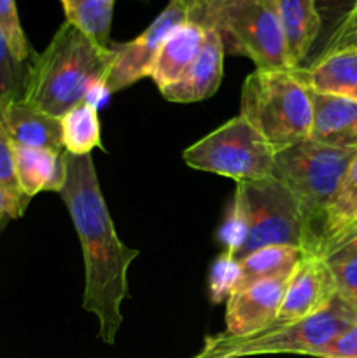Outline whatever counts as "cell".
I'll list each match as a JSON object with an SVG mask.
<instances>
[{
  "mask_svg": "<svg viewBox=\"0 0 357 358\" xmlns=\"http://www.w3.org/2000/svg\"><path fill=\"white\" fill-rule=\"evenodd\" d=\"M290 276L259 280L240 287L226 301V332L233 339L262 334L276 320Z\"/></svg>",
  "mask_w": 357,
  "mask_h": 358,
  "instance_id": "cell-10",
  "label": "cell"
},
{
  "mask_svg": "<svg viewBox=\"0 0 357 358\" xmlns=\"http://www.w3.org/2000/svg\"><path fill=\"white\" fill-rule=\"evenodd\" d=\"M240 115L279 152L310 138L312 91L293 69H255L241 86Z\"/></svg>",
  "mask_w": 357,
  "mask_h": 358,
  "instance_id": "cell-3",
  "label": "cell"
},
{
  "mask_svg": "<svg viewBox=\"0 0 357 358\" xmlns=\"http://www.w3.org/2000/svg\"><path fill=\"white\" fill-rule=\"evenodd\" d=\"M293 66H301L318 34L315 0H275Z\"/></svg>",
  "mask_w": 357,
  "mask_h": 358,
  "instance_id": "cell-18",
  "label": "cell"
},
{
  "mask_svg": "<svg viewBox=\"0 0 357 358\" xmlns=\"http://www.w3.org/2000/svg\"><path fill=\"white\" fill-rule=\"evenodd\" d=\"M184 21H188V6L182 0H168V6L139 37L112 45L114 58L105 77V91L114 94L149 77L163 41Z\"/></svg>",
  "mask_w": 357,
  "mask_h": 358,
  "instance_id": "cell-9",
  "label": "cell"
},
{
  "mask_svg": "<svg viewBox=\"0 0 357 358\" xmlns=\"http://www.w3.org/2000/svg\"><path fill=\"white\" fill-rule=\"evenodd\" d=\"M62 145L66 154L86 156L94 149H102V126L98 108L90 101L76 105L59 117Z\"/></svg>",
  "mask_w": 357,
  "mask_h": 358,
  "instance_id": "cell-21",
  "label": "cell"
},
{
  "mask_svg": "<svg viewBox=\"0 0 357 358\" xmlns=\"http://www.w3.org/2000/svg\"><path fill=\"white\" fill-rule=\"evenodd\" d=\"M293 70L310 91L357 100V49L329 52L312 65Z\"/></svg>",
  "mask_w": 357,
  "mask_h": 358,
  "instance_id": "cell-16",
  "label": "cell"
},
{
  "mask_svg": "<svg viewBox=\"0 0 357 358\" xmlns=\"http://www.w3.org/2000/svg\"><path fill=\"white\" fill-rule=\"evenodd\" d=\"M0 189L10 199L16 212L18 219L23 217L30 199L23 194L18 182L16 175V163H14V143L4 126L0 124Z\"/></svg>",
  "mask_w": 357,
  "mask_h": 358,
  "instance_id": "cell-27",
  "label": "cell"
},
{
  "mask_svg": "<svg viewBox=\"0 0 357 358\" xmlns=\"http://www.w3.org/2000/svg\"><path fill=\"white\" fill-rule=\"evenodd\" d=\"M65 184L59 196L70 213L84 257L83 308L97 317L98 336L114 345L128 297V268L140 255L119 240L91 154H63Z\"/></svg>",
  "mask_w": 357,
  "mask_h": 358,
  "instance_id": "cell-1",
  "label": "cell"
},
{
  "mask_svg": "<svg viewBox=\"0 0 357 358\" xmlns=\"http://www.w3.org/2000/svg\"><path fill=\"white\" fill-rule=\"evenodd\" d=\"M66 23L79 28L94 44L111 49L115 0H59Z\"/></svg>",
  "mask_w": 357,
  "mask_h": 358,
  "instance_id": "cell-22",
  "label": "cell"
},
{
  "mask_svg": "<svg viewBox=\"0 0 357 358\" xmlns=\"http://www.w3.org/2000/svg\"><path fill=\"white\" fill-rule=\"evenodd\" d=\"M354 149H336L307 138L275 152L272 177L294 194L321 250L326 213L340 187Z\"/></svg>",
  "mask_w": 357,
  "mask_h": 358,
  "instance_id": "cell-5",
  "label": "cell"
},
{
  "mask_svg": "<svg viewBox=\"0 0 357 358\" xmlns=\"http://www.w3.org/2000/svg\"><path fill=\"white\" fill-rule=\"evenodd\" d=\"M2 126L16 145L65 152L59 117L46 114L24 100L10 101L4 107Z\"/></svg>",
  "mask_w": 357,
  "mask_h": 358,
  "instance_id": "cell-15",
  "label": "cell"
},
{
  "mask_svg": "<svg viewBox=\"0 0 357 358\" xmlns=\"http://www.w3.org/2000/svg\"><path fill=\"white\" fill-rule=\"evenodd\" d=\"M307 254L310 252L298 247H287V245H268V247L255 248L254 252L240 259V287L259 282V280L293 275Z\"/></svg>",
  "mask_w": 357,
  "mask_h": 358,
  "instance_id": "cell-20",
  "label": "cell"
},
{
  "mask_svg": "<svg viewBox=\"0 0 357 358\" xmlns=\"http://www.w3.org/2000/svg\"><path fill=\"white\" fill-rule=\"evenodd\" d=\"M112 58V45L111 49L100 48L65 21L48 48L31 56L21 100L55 117H62L83 101L97 107L98 100L105 101L111 96L104 83Z\"/></svg>",
  "mask_w": 357,
  "mask_h": 358,
  "instance_id": "cell-2",
  "label": "cell"
},
{
  "mask_svg": "<svg viewBox=\"0 0 357 358\" xmlns=\"http://www.w3.org/2000/svg\"><path fill=\"white\" fill-rule=\"evenodd\" d=\"M241 268L240 261L227 252H220L214 259L209 271V296L216 304L226 303L231 294L240 287Z\"/></svg>",
  "mask_w": 357,
  "mask_h": 358,
  "instance_id": "cell-26",
  "label": "cell"
},
{
  "mask_svg": "<svg viewBox=\"0 0 357 358\" xmlns=\"http://www.w3.org/2000/svg\"><path fill=\"white\" fill-rule=\"evenodd\" d=\"M248 210V234L237 261L268 245L298 247L317 254V241L308 227L304 213L293 192L268 177L258 182H240Z\"/></svg>",
  "mask_w": 357,
  "mask_h": 358,
  "instance_id": "cell-8",
  "label": "cell"
},
{
  "mask_svg": "<svg viewBox=\"0 0 357 358\" xmlns=\"http://www.w3.org/2000/svg\"><path fill=\"white\" fill-rule=\"evenodd\" d=\"M357 9V0H315V10L318 17V34L310 55L301 66H308L321 59L331 48L346 21ZM298 69V66H296Z\"/></svg>",
  "mask_w": 357,
  "mask_h": 358,
  "instance_id": "cell-23",
  "label": "cell"
},
{
  "mask_svg": "<svg viewBox=\"0 0 357 358\" xmlns=\"http://www.w3.org/2000/svg\"><path fill=\"white\" fill-rule=\"evenodd\" d=\"M354 301V303H356V308H357V299H352Z\"/></svg>",
  "mask_w": 357,
  "mask_h": 358,
  "instance_id": "cell-37",
  "label": "cell"
},
{
  "mask_svg": "<svg viewBox=\"0 0 357 358\" xmlns=\"http://www.w3.org/2000/svg\"><path fill=\"white\" fill-rule=\"evenodd\" d=\"M28 65L13 55L6 35L0 30V103L7 105L23 98Z\"/></svg>",
  "mask_w": 357,
  "mask_h": 358,
  "instance_id": "cell-25",
  "label": "cell"
},
{
  "mask_svg": "<svg viewBox=\"0 0 357 358\" xmlns=\"http://www.w3.org/2000/svg\"><path fill=\"white\" fill-rule=\"evenodd\" d=\"M357 324L356 303L343 294H336L331 303L317 313L293 322L286 327L273 329L245 339L212 336L217 348L227 358L254 355H307L314 357L343 331Z\"/></svg>",
  "mask_w": 357,
  "mask_h": 358,
  "instance_id": "cell-6",
  "label": "cell"
},
{
  "mask_svg": "<svg viewBox=\"0 0 357 358\" xmlns=\"http://www.w3.org/2000/svg\"><path fill=\"white\" fill-rule=\"evenodd\" d=\"M182 2L188 6V13L192 9H198V7H203V6H209V3L216 2V0H182Z\"/></svg>",
  "mask_w": 357,
  "mask_h": 358,
  "instance_id": "cell-35",
  "label": "cell"
},
{
  "mask_svg": "<svg viewBox=\"0 0 357 358\" xmlns=\"http://www.w3.org/2000/svg\"><path fill=\"white\" fill-rule=\"evenodd\" d=\"M247 234H248L247 203H245V196H244V191H241L240 184H237L233 199H231V205L230 208H227L223 224H220L219 229H217L216 236L220 247L224 248V252H227V254H231L233 257H237V254L240 252V248L244 247L245 240H247Z\"/></svg>",
  "mask_w": 357,
  "mask_h": 358,
  "instance_id": "cell-24",
  "label": "cell"
},
{
  "mask_svg": "<svg viewBox=\"0 0 357 358\" xmlns=\"http://www.w3.org/2000/svg\"><path fill=\"white\" fill-rule=\"evenodd\" d=\"M354 227H357V152L350 161L340 182L338 191L326 213L318 254H322L332 241H336Z\"/></svg>",
  "mask_w": 357,
  "mask_h": 358,
  "instance_id": "cell-19",
  "label": "cell"
},
{
  "mask_svg": "<svg viewBox=\"0 0 357 358\" xmlns=\"http://www.w3.org/2000/svg\"><path fill=\"white\" fill-rule=\"evenodd\" d=\"M206 30L195 21H184L168 34L156 56L150 79L158 90L172 86L195 63L205 42Z\"/></svg>",
  "mask_w": 357,
  "mask_h": 358,
  "instance_id": "cell-14",
  "label": "cell"
},
{
  "mask_svg": "<svg viewBox=\"0 0 357 358\" xmlns=\"http://www.w3.org/2000/svg\"><path fill=\"white\" fill-rule=\"evenodd\" d=\"M13 219H18L13 203H10V199L7 198L6 192L0 189V233H2L4 227L7 226V222Z\"/></svg>",
  "mask_w": 357,
  "mask_h": 358,
  "instance_id": "cell-33",
  "label": "cell"
},
{
  "mask_svg": "<svg viewBox=\"0 0 357 358\" xmlns=\"http://www.w3.org/2000/svg\"><path fill=\"white\" fill-rule=\"evenodd\" d=\"M182 159L192 170L240 182L272 177L275 149L241 115L230 119L184 150Z\"/></svg>",
  "mask_w": 357,
  "mask_h": 358,
  "instance_id": "cell-7",
  "label": "cell"
},
{
  "mask_svg": "<svg viewBox=\"0 0 357 358\" xmlns=\"http://www.w3.org/2000/svg\"><path fill=\"white\" fill-rule=\"evenodd\" d=\"M336 294L338 285L326 257L321 254H307L290 276L276 320L268 331L286 327L317 313L331 303Z\"/></svg>",
  "mask_w": 357,
  "mask_h": 358,
  "instance_id": "cell-11",
  "label": "cell"
},
{
  "mask_svg": "<svg viewBox=\"0 0 357 358\" xmlns=\"http://www.w3.org/2000/svg\"><path fill=\"white\" fill-rule=\"evenodd\" d=\"M205 30V42L195 63L172 86L160 90L164 100L175 103H192V101L206 100L219 90L223 83L226 51L220 35L212 28Z\"/></svg>",
  "mask_w": 357,
  "mask_h": 358,
  "instance_id": "cell-12",
  "label": "cell"
},
{
  "mask_svg": "<svg viewBox=\"0 0 357 358\" xmlns=\"http://www.w3.org/2000/svg\"><path fill=\"white\" fill-rule=\"evenodd\" d=\"M321 255L326 259L357 257V227H354L349 233H345L338 240L332 241Z\"/></svg>",
  "mask_w": 357,
  "mask_h": 358,
  "instance_id": "cell-31",
  "label": "cell"
},
{
  "mask_svg": "<svg viewBox=\"0 0 357 358\" xmlns=\"http://www.w3.org/2000/svg\"><path fill=\"white\" fill-rule=\"evenodd\" d=\"M188 20L216 30L224 51L247 56L255 69H294L275 0H216L189 10Z\"/></svg>",
  "mask_w": 357,
  "mask_h": 358,
  "instance_id": "cell-4",
  "label": "cell"
},
{
  "mask_svg": "<svg viewBox=\"0 0 357 358\" xmlns=\"http://www.w3.org/2000/svg\"><path fill=\"white\" fill-rule=\"evenodd\" d=\"M192 358H227V357L224 355V353L220 352L219 348H217L214 338H206L205 339V346H203L202 352H200L198 355L192 357Z\"/></svg>",
  "mask_w": 357,
  "mask_h": 358,
  "instance_id": "cell-34",
  "label": "cell"
},
{
  "mask_svg": "<svg viewBox=\"0 0 357 358\" xmlns=\"http://www.w3.org/2000/svg\"><path fill=\"white\" fill-rule=\"evenodd\" d=\"M310 138L336 149L357 150V100L312 91Z\"/></svg>",
  "mask_w": 357,
  "mask_h": 358,
  "instance_id": "cell-13",
  "label": "cell"
},
{
  "mask_svg": "<svg viewBox=\"0 0 357 358\" xmlns=\"http://www.w3.org/2000/svg\"><path fill=\"white\" fill-rule=\"evenodd\" d=\"M343 49H357V9H356V13L352 14V17L346 21L345 27L342 28V31L338 34V37L332 41L331 48L328 49V52H326V55H329V52L343 51ZM324 56H322V58H324Z\"/></svg>",
  "mask_w": 357,
  "mask_h": 358,
  "instance_id": "cell-32",
  "label": "cell"
},
{
  "mask_svg": "<svg viewBox=\"0 0 357 358\" xmlns=\"http://www.w3.org/2000/svg\"><path fill=\"white\" fill-rule=\"evenodd\" d=\"M0 30L6 35L10 51L16 56V59L27 63L34 56L23 27H21L16 0H0Z\"/></svg>",
  "mask_w": 357,
  "mask_h": 358,
  "instance_id": "cell-28",
  "label": "cell"
},
{
  "mask_svg": "<svg viewBox=\"0 0 357 358\" xmlns=\"http://www.w3.org/2000/svg\"><path fill=\"white\" fill-rule=\"evenodd\" d=\"M317 358H357V324L343 331L338 338L318 350Z\"/></svg>",
  "mask_w": 357,
  "mask_h": 358,
  "instance_id": "cell-30",
  "label": "cell"
},
{
  "mask_svg": "<svg viewBox=\"0 0 357 358\" xmlns=\"http://www.w3.org/2000/svg\"><path fill=\"white\" fill-rule=\"evenodd\" d=\"M335 275L338 292L349 299H357V257L326 259Z\"/></svg>",
  "mask_w": 357,
  "mask_h": 358,
  "instance_id": "cell-29",
  "label": "cell"
},
{
  "mask_svg": "<svg viewBox=\"0 0 357 358\" xmlns=\"http://www.w3.org/2000/svg\"><path fill=\"white\" fill-rule=\"evenodd\" d=\"M4 107H6V105L0 103V124H2V122H4Z\"/></svg>",
  "mask_w": 357,
  "mask_h": 358,
  "instance_id": "cell-36",
  "label": "cell"
},
{
  "mask_svg": "<svg viewBox=\"0 0 357 358\" xmlns=\"http://www.w3.org/2000/svg\"><path fill=\"white\" fill-rule=\"evenodd\" d=\"M65 152H55L48 149H31V147L14 143V163L20 187L28 199L38 192H58L65 184Z\"/></svg>",
  "mask_w": 357,
  "mask_h": 358,
  "instance_id": "cell-17",
  "label": "cell"
}]
</instances>
